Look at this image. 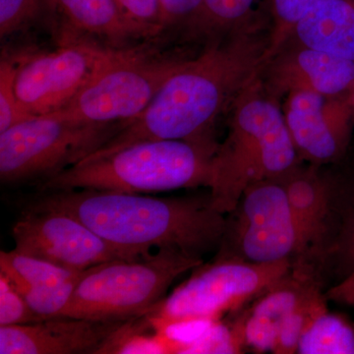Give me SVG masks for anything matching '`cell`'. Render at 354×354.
Segmentation results:
<instances>
[{"mask_svg":"<svg viewBox=\"0 0 354 354\" xmlns=\"http://www.w3.org/2000/svg\"><path fill=\"white\" fill-rule=\"evenodd\" d=\"M270 46L259 20L230 32L200 57L184 60L145 111L85 160L144 141H213L216 118L259 78Z\"/></svg>","mask_w":354,"mask_h":354,"instance_id":"obj_1","label":"cell"},{"mask_svg":"<svg viewBox=\"0 0 354 354\" xmlns=\"http://www.w3.org/2000/svg\"><path fill=\"white\" fill-rule=\"evenodd\" d=\"M29 202L75 216L111 245L133 255L152 249H176L202 258L221 247L227 227L225 214L208 198L153 197L97 189L41 192Z\"/></svg>","mask_w":354,"mask_h":354,"instance_id":"obj_2","label":"cell"},{"mask_svg":"<svg viewBox=\"0 0 354 354\" xmlns=\"http://www.w3.org/2000/svg\"><path fill=\"white\" fill-rule=\"evenodd\" d=\"M228 111L227 135L214 156L209 188L212 205L225 215L236 209L249 186L283 178L302 162L279 100L267 92L261 76Z\"/></svg>","mask_w":354,"mask_h":354,"instance_id":"obj_3","label":"cell"},{"mask_svg":"<svg viewBox=\"0 0 354 354\" xmlns=\"http://www.w3.org/2000/svg\"><path fill=\"white\" fill-rule=\"evenodd\" d=\"M218 143L155 140L118 152L83 160L39 184L41 192L75 189L127 193L164 192L211 186L213 158Z\"/></svg>","mask_w":354,"mask_h":354,"instance_id":"obj_4","label":"cell"},{"mask_svg":"<svg viewBox=\"0 0 354 354\" xmlns=\"http://www.w3.org/2000/svg\"><path fill=\"white\" fill-rule=\"evenodd\" d=\"M203 264L176 249L136 259H116L83 272L71 299L57 317L91 320H130L162 301L176 279Z\"/></svg>","mask_w":354,"mask_h":354,"instance_id":"obj_5","label":"cell"},{"mask_svg":"<svg viewBox=\"0 0 354 354\" xmlns=\"http://www.w3.org/2000/svg\"><path fill=\"white\" fill-rule=\"evenodd\" d=\"M290 264V260L251 262L220 252L193 269L189 278L145 315L158 333L183 324L216 322L278 283L291 272Z\"/></svg>","mask_w":354,"mask_h":354,"instance_id":"obj_6","label":"cell"},{"mask_svg":"<svg viewBox=\"0 0 354 354\" xmlns=\"http://www.w3.org/2000/svg\"><path fill=\"white\" fill-rule=\"evenodd\" d=\"M124 125L80 124L51 113L22 121L0 133V180L43 183L95 152Z\"/></svg>","mask_w":354,"mask_h":354,"instance_id":"obj_7","label":"cell"},{"mask_svg":"<svg viewBox=\"0 0 354 354\" xmlns=\"http://www.w3.org/2000/svg\"><path fill=\"white\" fill-rule=\"evenodd\" d=\"M232 213L236 216L234 223L227 218L223 241H232L234 253L227 254L251 262L290 260L326 232L293 211L281 179L249 186Z\"/></svg>","mask_w":354,"mask_h":354,"instance_id":"obj_8","label":"cell"},{"mask_svg":"<svg viewBox=\"0 0 354 354\" xmlns=\"http://www.w3.org/2000/svg\"><path fill=\"white\" fill-rule=\"evenodd\" d=\"M183 62L149 59L124 50L51 114L80 124H127L145 111Z\"/></svg>","mask_w":354,"mask_h":354,"instance_id":"obj_9","label":"cell"},{"mask_svg":"<svg viewBox=\"0 0 354 354\" xmlns=\"http://www.w3.org/2000/svg\"><path fill=\"white\" fill-rule=\"evenodd\" d=\"M11 234L18 252L71 271H85L111 260L139 258L111 245L75 216L31 202H26Z\"/></svg>","mask_w":354,"mask_h":354,"instance_id":"obj_10","label":"cell"},{"mask_svg":"<svg viewBox=\"0 0 354 354\" xmlns=\"http://www.w3.org/2000/svg\"><path fill=\"white\" fill-rule=\"evenodd\" d=\"M123 51L73 39L57 50L27 58L17 65L15 77L21 106L32 115L55 113Z\"/></svg>","mask_w":354,"mask_h":354,"instance_id":"obj_11","label":"cell"},{"mask_svg":"<svg viewBox=\"0 0 354 354\" xmlns=\"http://www.w3.org/2000/svg\"><path fill=\"white\" fill-rule=\"evenodd\" d=\"M283 114L301 162L325 165L344 157L354 131V99L297 90L286 95Z\"/></svg>","mask_w":354,"mask_h":354,"instance_id":"obj_12","label":"cell"},{"mask_svg":"<svg viewBox=\"0 0 354 354\" xmlns=\"http://www.w3.org/2000/svg\"><path fill=\"white\" fill-rule=\"evenodd\" d=\"M261 81L279 100L297 90L354 99V62L288 39L266 62Z\"/></svg>","mask_w":354,"mask_h":354,"instance_id":"obj_13","label":"cell"},{"mask_svg":"<svg viewBox=\"0 0 354 354\" xmlns=\"http://www.w3.org/2000/svg\"><path fill=\"white\" fill-rule=\"evenodd\" d=\"M127 321L55 317L39 322L0 326V353H100Z\"/></svg>","mask_w":354,"mask_h":354,"instance_id":"obj_14","label":"cell"},{"mask_svg":"<svg viewBox=\"0 0 354 354\" xmlns=\"http://www.w3.org/2000/svg\"><path fill=\"white\" fill-rule=\"evenodd\" d=\"M315 286L306 274L290 272L256 297L232 324L244 348L258 353H274L283 321Z\"/></svg>","mask_w":354,"mask_h":354,"instance_id":"obj_15","label":"cell"},{"mask_svg":"<svg viewBox=\"0 0 354 354\" xmlns=\"http://www.w3.org/2000/svg\"><path fill=\"white\" fill-rule=\"evenodd\" d=\"M288 39L354 62V0H322L298 21Z\"/></svg>","mask_w":354,"mask_h":354,"instance_id":"obj_16","label":"cell"},{"mask_svg":"<svg viewBox=\"0 0 354 354\" xmlns=\"http://www.w3.org/2000/svg\"><path fill=\"white\" fill-rule=\"evenodd\" d=\"M69 25L78 31L114 41L152 36L133 22L115 0H51Z\"/></svg>","mask_w":354,"mask_h":354,"instance_id":"obj_17","label":"cell"},{"mask_svg":"<svg viewBox=\"0 0 354 354\" xmlns=\"http://www.w3.org/2000/svg\"><path fill=\"white\" fill-rule=\"evenodd\" d=\"M302 162L281 178L291 208L311 225L326 230L332 211L335 185L320 165Z\"/></svg>","mask_w":354,"mask_h":354,"instance_id":"obj_18","label":"cell"},{"mask_svg":"<svg viewBox=\"0 0 354 354\" xmlns=\"http://www.w3.org/2000/svg\"><path fill=\"white\" fill-rule=\"evenodd\" d=\"M297 353L354 354V328L326 306L307 324Z\"/></svg>","mask_w":354,"mask_h":354,"instance_id":"obj_19","label":"cell"},{"mask_svg":"<svg viewBox=\"0 0 354 354\" xmlns=\"http://www.w3.org/2000/svg\"><path fill=\"white\" fill-rule=\"evenodd\" d=\"M82 272L64 269L15 249L0 252V274L6 277L17 290L59 285L76 278Z\"/></svg>","mask_w":354,"mask_h":354,"instance_id":"obj_20","label":"cell"},{"mask_svg":"<svg viewBox=\"0 0 354 354\" xmlns=\"http://www.w3.org/2000/svg\"><path fill=\"white\" fill-rule=\"evenodd\" d=\"M259 0H204L196 17L188 25L200 36L228 35L253 22Z\"/></svg>","mask_w":354,"mask_h":354,"instance_id":"obj_21","label":"cell"},{"mask_svg":"<svg viewBox=\"0 0 354 354\" xmlns=\"http://www.w3.org/2000/svg\"><path fill=\"white\" fill-rule=\"evenodd\" d=\"M326 298L327 297H323L317 286L310 291L304 300L297 305V308L283 321L279 330L274 353H297L298 344L305 327L312 317L327 306Z\"/></svg>","mask_w":354,"mask_h":354,"instance_id":"obj_22","label":"cell"},{"mask_svg":"<svg viewBox=\"0 0 354 354\" xmlns=\"http://www.w3.org/2000/svg\"><path fill=\"white\" fill-rule=\"evenodd\" d=\"M322 0H269L272 26L268 60L290 38L298 21Z\"/></svg>","mask_w":354,"mask_h":354,"instance_id":"obj_23","label":"cell"},{"mask_svg":"<svg viewBox=\"0 0 354 354\" xmlns=\"http://www.w3.org/2000/svg\"><path fill=\"white\" fill-rule=\"evenodd\" d=\"M83 272L76 278L59 285L41 288L15 290L22 295L32 311L43 320L55 318L71 299Z\"/></svg>","mask_w":354,"mask_h":354,"instance_id":"obj_24","label":"cell"},{"mask_svg":"<svg viewBox=\"0 0 354 354\" xmlns=\"http://www.w3.org/2000/svg\"><path fill=\"white\" fill-rule=\"evenodd\" d=\"M17 66L11 60L1 58L0 64V133L36 115L22 108L15 91Z\"/></svg>","mask_w":354,"mask_h":354,"instance_id":"obj_25","label":"cell"},{"mask_svg":"<svg viewBox=\"0 0 354 354\" xmlns=\"http://www.w3.org/2000/svg\"><path fill=\"white\" fill-rule=\"evenodd\" d=\"M241 339L234 327L215 322L197 339L179 346L177 353H241Z\"/></svg>","mask_w":354,"mask_h":354,"instance_id":"obj_26","label":"cell"},{"mask_svg":"<svg viewBox=\"0 0 354 354\" xmlns=\"http://www.w3.org/2000/svg\"><path fill=\"white\" fill-rule=\"evenodd\" d=\"M43 0H0V36L6 38L38 18Z\"/></svg>","mask_w":354,"mask_h":354,"instance_id":"obj_27","label":"cell"},{"mask_svg":"<svg viewBox=\"0 0 354 354\" xmlns=\"http://www.w3.org/2000/svg\"><path fill=\"white\" fill-rule=\"evenodd\" d=\"M43 321L28 305L6 277L0 274V326L22 325Z\"/></svg>","mask_w":354,"mask_h":354,"instance_id":"obj_28","label":"cell"},{"mask_svg":"<svg viewBox=\"0 0 354 354\" xmlns=\"http://www.w3.org/2000/svg\"><path fill=\"white\" fill-rule=\"evenodd\" d=\"M121 10L133 22L152 36L162 31L160 26V0H115Z\"/></svg>","mask_w":354,"mask_h":354,"instance_id":"obj_29","label":"cell"},{"mask_svg":"<svg viewBox=\"0 0 354 354\" xmlns=\"http://www.w3.org/2000/svg\"><path fill=\"white\" fill-rule=\"evenodd\" d=\"M204 0H160L162 29L171 26H188L196 17Z\"/></svg>","mask_w":354,"mask_h":354,"instance_id":"obj_30","label":"cell"},{"mask_svg":"<svg viewBox=\"0 0 354 354\" xmlns=\"http://www.w3.org/2000/svg\"><path fill=\"white\" fill-rule=\"evenodd\" d=\"M334 250L342 269L346 272L344 277L348 276L354 272V208L344 218Z\"/></svg>","mask_w":354,"mask_h":354,"instance_id":"obj_31","label":"cell"},{"mask_svg":"<svg viewBox=\"0 0 354 354\" xmlns=\"http://www.w3.org/2000/svg\"><path fill=\"white\" fill-rule=\"evenodd\" d=\"M326 297L337 304L354 306V272L333 286Z\"/></svg>","mask_w":354,"mask_h":354,"instance_id":"obj_32","label":"cell"}]
</instances>
